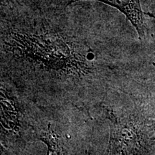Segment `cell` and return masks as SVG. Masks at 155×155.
Listing matches in <instances>:
<instances>
[{"instance_id":"1","label":"cell","mask_w":155,"mask_h":155,"mask_svg":"<svg viewBox=\"0 0 155 155\" xmlns=\"http://www.w3.org/2000/svg\"><path fill=\"white\" fill-rule=\"evenodd\" d=\"M81 0H50L56 7H66L71 4ZM101 2L115 7L127 17L137 30L141 41L145 38L147 28L145 25L144 15L141 6L140 0H95Z\"/></svg>"},{"instance_id":"2","label":"cell","mask_w":155,"mask_h":155,"mask_svg":"<svg viewBox=\"0 0 155 155\" xmlns=\"http://www.w3.org/2000/svg\"><path fill=\"white\" fill-rule=\"evenodd\" d=\"M35 0H1L2 9H6L19 6H30Z\"/></svg>"},{"instance_id":"3","label":"cell","mask_w":155,"mask_h":155,"mask_svg":"<svg viewBox=\"0 0 155 155\" xmlns=\"http://www.w3.org/2000/svg\"><path fill=\"white\" fill-rule=\"evenodd\" d=\"M147 15H149V16L151 17H154V18H155V15H153V14H151V13H147Z\"/></svg>"}]
</instances>
